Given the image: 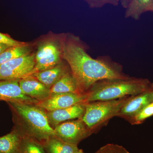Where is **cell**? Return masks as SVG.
Masks as SVG:
<instances>
[{"instance_id":"obj_1","label":"cell","mask_w":153,"mask_h":153,"mask_svg":"<svg viewBox=\"0 0 153 153\" xmlns=\"http://www.w3.org/2000/svg\"><path fill=\"white\" fill-rule=\"evenodd\" d=\"M63 58L68 63L80 91L85 93L96 82L105 79H126L122 68L105 58L94 59L75 37L60 40Z\"/></svg>"},{"instance_id":"obj_2","label":"cell","mask_w":153,"mask_h":153,"mask_svg":"<svg viewBox=\"0 0 153 153\" xmlns=\"http://www.w3.org/2000/svg\"><path fill=\"white\" fill-rule=\"evenodd\" d=\"M12 114L14 127L22 136L29 137L41 143L55 136L49 124L46 111L37 105L22 102H8Z\"/></svg>"},{"instance_id":"obj_3","label":"cell","mask_w":153,"mask_h":153,"mask_svg":"<svg viewBox=\"0 0 153 153\" xmlns=\"http://www.w3.org/2000/svg\"><path fill=\"white\" fill-rule=\"evenodd\" d=\"M153 87L147 78L105 79L96 82L86 92V102L114 100L143 93Z\"/></svg>"},{"instance_id":"obj_4","label":"cell","mask_w":153,"mask_h":153,"mask_svg":"<svg viewBox=\"0 0 153 153\" xmlns=\"http://www.w3.org/2000/svg\"><path fill=\"white\" fill-rule=\"evenodd\" d=\"M129 96L114 100L87 102L85 113L81 118L94 133L114 117H116L121 108Z\"/></svg>"},{"instance_id":"obj_5","label":"cell","mask_w":153,"mask_h":153,"mask_svg":"<svg viewBox=\"0 0 153 153\" xmlns=\"http://www.w3.org/2000/svg\"><path fill=\"white\" fill-rule=\"evenodd\" d=\"M35 59L36 65L31 75L59 64L63 59L60 41L50 39L43 41L38 46Z\"/></svg>"},{"instance_id":"obj_6","label":"cell","mask_w":153,"mask_h":153,"mask_svg":"<svg viewBox=\"0 0 153 153\" xmlns=\"http://www.w3.org/2000/svg\"><path fill=\"white\" fill-rule=\"evenodd\" d=\"M54 130L56 137L64 142L76 146L94 133L81 118L62 123L56 126Z\"/></svg>"},{"instance_id":"obj_7","label":"cell","mask_w":153,"mask_h":153,"mask_svg":"<svg viewBox=\"0 0 153 153\" xmlns=\"http://www.w3.org/2000/svg\"><path fill=\"white\" fill-rule=\"evenodd\" d=\"M35 54L15 58L0 65V80L21 79L31 75L36 65Z\"/></svg>"},{"instance_id":"obj_8","label":"cell","mask_w":153,"mask_h":153,"mask_svg":"<svg viewBox=\"0 0 153 153\" xmlns=\"http://www.w3.org/2000/svg\"><path fill=\"white\" fill-rule=\"evenodd\" d=\"M87 93H65L51 94L48 98L36 105L46 111L62 109L75 105L86 102Z\"/></svg>"},{"instance_id":"obj_9","label":"cell","mask_w":153,"mask_h":153,"mask_svg":"<svg viewBox=\"0 0 153 153\" xmlns=\"http://www.w3.org/2000/svg\"><path fill=\"white\" fill-rule=\"evenodd\" d=\"M153 102V87L143 93L129 96L117 114L130 122L139 112Z\"/></svg>"},{"instance_id":"obj_10","label":"cell","mask_w":153,"mask_h":153,"mask_svg":"<svg viewBox=\"0 0 153 153\" xmlns=\"http://www.w3.org/2000/svg\"><path fill=\"white\" fill-rule=\"evenodd\" d=\"M20 79L0 80V100L6 102H22L36 104L37 100L25 94L19 85Z\"/></svg>"},{"instance_id":"obj_11","label":"cell","mask_w":153,"mask_h":153,"mask_svg":"<svg viewBox=\"0 0 153 153\" xmlns=\"http://www.w3.org/2000/svg\"><path fill=\"white\" fill-rule=\"evenodd\" d=\"M86 103L81 102L66 108L46 111L49 124L54 128L66 121L81 118L85 113Z\"/></svg>"},{"instance_id":"obj_12","label":"cell","mask_w":153,"mask_h":153,"mask_svg":"<svg viewBox=\"0 0 153 153\" xmlns=\"http://www.w3.org/2000/svg\"><path fill=\"white\" fill-rule=\"evenodd\" d=\"M19 82L23 93L38 102L51 95L50 88L32 75L20 79Z\"/></svg>"},{"instance_id":"obj_13","label":"cell","mask_w":153,"mask_h":153,"mask_svg":"<svg viewBox=\"0 0 153 153\" xmlns=\"http://www.w3.org/2000/svg\"><path fill=\"white\" fill-rule=\"evenodd\" d=\"M70 70L68 64L66 65L61 61L52 68L36 72L31 75L50 89L64 74Z\"/></svg>"},{"instance_id":"obj_14","label":"cell","mask_w":153,"mask_h":153,"mask_svg":"<svg viewBox=\"0 0 153 153\" xmlns=\"http://www.w3.org/2000/svg\"><path fill=\"white\" fill-rule=\"evenodd\" d=\"M51 94L74 93L82 94L70 69L50 88Z\"/></svg>"},{"instance_id":"obj_15","label":"cell","mask_w":153,"mask_h":153,"mask_svg":"<svg viewBox=\"0 0 153 153\" xmlns=\"http://www.w3.org/2000/svg\"><path fill=\"white\" fill-rule=\"evenodd\" d=\"M22 137L13 127L10 132L0 137V153H21Z\"/></svg>"},{"instance_id":"obj_16","label":"cell","mask_w":153,"mask_h":153,"mask_svg":"<svg viewBox=\"0 0 153 153\" xmlns=\"http://www.w3.org/2000/svg\"><path fill=\"white\" fill-rule=\"evenodd\" d=\"M41 144L46 153H76L79 149L78 146L64 142L55 137Z\"/></svg>"},{"instance_id":"obj_17","label":"cell","mask_w":153,"mask_h":153,"mask_svg":"<svg viewBox=\"0 0 153 153\" xmlns=\"http://www.w3.org/2000/svg\"><path fill=\"white\" fill-rule=\"evenodd\" d=\"M152 0H131L127 6L126 17L135 20L140 19L142 14L150 10Z\"/></svg>"},{"instance_id":"obj_18","label":"cell","mask_w":153,"mask_h":153,"mask_svg":"<svg viewBox=\"0 0 153 153\" xmlns=\"http://www.w3.org/2000/svg\"><path fill=\"white\" fill-rule=\"evenodd\" d=\"M32 47L25 44L16 47H10L0 54V65L13 60L31 53Z\"/></svg>"},{"instance_id":"obj_19","label":"cell","mask_w":153,"mask_h":153,"mask_svg":"<svg viewBox=\"0 0 153 153\" xmlns=\"http://www.w3.org/2000/svg\"><path fill=\"white\" fill-rule=\"evenodd\" d=\"M21 153H46L42 144L38 141L27 137H22Z\"/></svg>"},{"instance_id":"obj_20","label":"cell","mask_w":153,"mask_h":153,"mask_svg":"<svg viewBox=\"0 0 153 153\" xmlns=\"http://www.w3.org/2000/svg\"><path fill=\"white\" fill-rule=\"evenodd\" d=\"M153 116V102L143 108L130 121L132 125L143 123L147 119Z\"/></svg>"},{"instance_id":"obj_21","label":"cell","mask_w":153,"mask_h":153,"mask_svg":"<svg viewBox=\"0 0 153 153\" xmlns=\"http://www.w3.org/2000/svg\"><path fill=\"white\" fill-rule=\"evenodd\" d=\"M95 153H130L122 146L114 144H108L102 147Z\"/></svg>"},{"instance_id":"obj_22","label":"cell","mask_w":153,"mask_h":153,"mask_svg":"<svg viewBox=\"0 0 153 153\" xmlns=\"http://www.w3.org/2000/svg\"><path fill=\"white\" fill-rule=\"evenodd\" d=\"M25 43L16 41L9 35L0 32V44H4L9 47H13L21 46Z\"/></svg>"},{"instance_id":"obj_23","label":"cell","mask_w":153,"mask_h":153,"mask_svg":"<svg viewBox=\"0 0 153 153\" xmlns=\"http://www.w3.org/2000/svg\"><path fill=\"white\" fill-rule=\"evenodd\" d=\"M89 1L91 2V4H102L103 3L106 2L107 1H109V0H88Z\"/></svg>"},{"instance_id":"obj_24","label":"cell","mask_w":153,"mask_h":153,"mask_svg":"<svg viewBox=\"0 0 153 153\" xmlns=\"http://www.w3.org/2000/svg\"><path fill=\"white\" fill-rule=\"evenodd\" d=\"M8 46L4 44H0V54H1L6 49L8 48Z\"/></svg>"},{"instance_id":"obj_25","label":"cell","mask_w":153,"mask_h":153,"mask_svg":"<svg viewBox=\"0 0 153 153\" xmlns=\"http://www.w3.org/2000/svg\"><path fill=\"white\" fill-rule=\"evenodd\" d=\"M153 12V0L152 1V4H151L150 10Z\"/></svg>"},{"instance_id":"obj_26","label":"cell","mask_w":153,"mask_h":153,"mask_svg":"<svg viewBox=\"0 0 153 153\" xmlns=\"http://www.w3.org/2000/svg\"><path fill=\"white\" fill-rule=\"evenodd\" d=\"M76 153H85L84 152H83V151L82 150V149H79V151H78Z\"/></svg>"},{"instance_id":"obj_27","label":"cell","mask_w":153,"mask_h":153,"mask_svg":"<svg viewBox=\"0 0 153 153\" xmlns=\"http://www.w3.org/2000/svg\"><path fill=\"white\" fill-rule=\"evenodd\" d=\"M131 0H129V2Z\"/></svg>"}]
</instances>
